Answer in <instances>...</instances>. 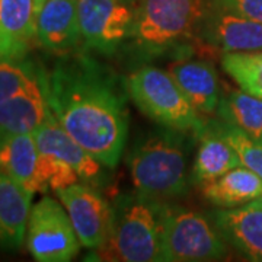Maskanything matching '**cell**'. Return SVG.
<instances>
[{"label":"cell","mask_w":262,"mask_h":262,"mask_svg":"<svg viewBox=\"0 0 262 262\" xmlns=\"http://www.w3.org/2000/svg\"><path fill=\"white\" fill-rule=\"evenodd\" d=\"M227 242L208 219L185 208H168L163 225V262H196L223 259Z\"/></svg>","instance_id":"cell-6"},{"label":"cell","mask_w":262,"mask_h":262,"mask_svg":"<svg viewBox=\"0 0 262 262\" xmlns=\"http://www.w3.org/2000/svg\"><path fill=\"white\" fill-rule=\"evenodd\" d=\"M38 44L56 56L82 50L77 0H46L37 15Z\"/></svg>","instance_id":"cell-10"},{"label":"cell","mask_w":262,"mask_h":262,"mask_svg":"<svg viewBox=\"0 0 262 262\" xmlns=\"http://www.w3.org/2000/svg\"><path fill=\"white\" fill-rule=\"evenodd\" d=\"M125 86L136 106L160 127L188 133L198 139L207 121L168 70L143 66L127 76Z\"/></svg>","instance_id":"cell-4"},{"label":"cell","mask_w":262,"mask_h":262,"mask_svg":"<svg viewBox=\"0 0 262 262\" xmlns=\"http://www.w3.org/2000/svg\"><path fill=\"white\" fill-rule=\"evenodd\" d=\"M217 125L222 134L239 155L241 165L251 169L262 179V143L255 141L249 136H246L242 130L222 120H217Z\"/></svg>","instance_id":"cell-24"},{"label":"cell","mask_w":262,"mask_h":262,"mask_svg":"<svg viewBox=\"0 0 262 262\" xmlns=\"http://www.w3.org/2000/svg\"><path fill=\"white\" fill-rule=\"evenodd\" d=\"M168 206L136 192L113 206L108 237L96 249L98 259L120 262L160 261Z\"/></svg>","instance_id":"cell-3"},{"label":"cell","mask_w":262,"mask_h":262,"mask_svg":"<svg viewBox=\"0 0 262 262\" xmlns=\"http://www.w3.org/2000/svg\"><path fill=\"white\" fill-rule=\"evenodd\" d=\"M32 192L0 170V246L19 248L27 233Z\"/></svg>","instance_id":"cell-19"},{"label":"cell","mask_w":262,"mask_h":262,"mask_svg":"<svg viewBox=\"0 0 262 262\" xmlns=\"http://www.w3.org/2000/svg\"><path fill=\"white\" fill-rule=\"evenodd\" d=\"M39 159L34 133H0V170L32 194L46 189L39 179Z\"/></svg>","instance_id":"cell-15"},{"label":"cell","mask_w":262,"mask_h":262,"mask_svg":"<svg viewBox=\"0 0 262 262\" xmlns=\"http://www.w3.org/2000/svg\"><path fill=\"white\" fill-rule=\"evenodd\" d=\"M82 48L114 54L130 39L136 5L130 0H77Z\"/></svg>","instance_id":"cell-8"},{"label":"cell","mask_w":262,"mask_h":262,"mask_svg":"<svg viewBox=\"0 0 262 262\" xmlns=\"http://www.w3.org/2000/svg\"><path fill=\"white\" fill-rule=\"evenodd\" d=\"M214 226L227 244L251 261L262 262V196L214 213Z\"/></svg>","instance_id":"cell-12"},{"label":"cell","mask_w":262,"mask_h":262,"mask_svg":"<svg viewBox=\"0 0 262 262\" xmlns=\"http://www.w3.org/2000/svg\"><path fill=\"white\" fill-rule=\"evenodd\" d=\"M219 120L234 125L255 141L262 143V99L245 91L230 89L220 96L217 106Z\"/></svg>","instance_id":"cell-21"},{"label":"cell","mask_w":262,"mask_h":262,"mask_svg":"<svg viewBox=\"0 0 262 262\" xmlns=\"http://www.w3.org/2000/svg\"><path fill=\"white\" fill-rule=\"evenodd\" d=\"M200 35L223 53L262 50V22L239 16L223 8L207 12Z\"/></svg>","instance_id":"cell-11"},{"label":"cell","mask_w":262,"mask_h":262,"mask_svg":"<svg viewBox=\"0 0 262 262\" xmlns=\"http://www.w3.org/2000/svg\"><path fill=\"white\" fill-rule=\"evenodd\" d=\"M222 67L242 91L262 99V50L223 53Z\"/></svg>","instance_id":"cell-22"},{"label":"cell","mask_w":262,"mask_h":262,"mask_svg":"<svg viewBox=\"0 0 262 262\" xmlns=\"http://www.w3.org/2000/svg\"><path fill=\"white\" fill-rule=\"evenodd\" d=\"M34 137L41 153L51 155L67 163L75 169L80 179L95 181L101 175L102 163L63 128L53 113H50L47 120L34 131Z\"/></svg>","instance_id":"cell-14"},{"label":"cell","mask_w":262,"mask_h":262,"mask_svg":"<svg viewBox=\"0 0 262 262\" xmlns=\"http://www.w3.org/2000/svg\"><path fill=\"white\" fill-rule=\"evenodd\" d=\"M46 0H34V8H35V13L38 15V12L41 10V8L44 6Z\"/></svg>","instance_id":"cell-26"},{"label":"cell","mask_w":262,"mask_h":262,"mask_svg":"<svg viewBox=\"0 0 262 262\" xmlns=\"http://www.w3.org/2000/svg\"><path fill=\"white\" fill-rule=\"evenodd\" d=\"M188 133L162 127L137 141L128 156L136 192L151 200L182 195L188 188Z\"/></svg>","instance_id":"cell-2"},{"label":"cell","mask_w":262,"mask_h":262,"mask_svg":"<svg viewBox=\"0 0 262 262\" xmlns=\"http://www.w3.org/2000/svg\"><path fill=\"white\" fill-rule=\"evenodd\" d=\"M50 113L38 75L18 94L0 103V133H34Z\"/></svg>","instance_id":"cell-18"},{"label":"cell","mask_w":262,"mask_h":262,"mask_svg":"<svg viewBox=\"0 0 262 262\" xmlns=\"http://www.w3.org/2000/svg\"><path fill=\"white\" fill-rule=\"evenodd\" d=\"M168 72L201 115L217 111L222 96L220 84L215 69L208 61L179 58L168 66Z\"/></svg>","instance_id":"cell-16"},{"label":"cell","mask_w":262,"mask_h":262,"mask_svg":"<svg viewBox=\"0 0 262 262\" xmlns=\"http://www.w3.org/2000/svg\"><path fill=\"white\" fill-rule=\"evenodd\" d=\"M39 70L27 58L0 61V103L37 79Z\"/></svg>","instance_id":"cell-23"},{"label":"cell","mask_w":262,"mask_h":262,"mask_svg":"<svg viewBox=\"0 0 262 262\" xmlns=\"http://www.w3.org/2000/svg\"><path fill=\"white\" fill-rule=\"evenodd\" d=\"M198 139L200 147L196 150L191 170V181L194 184L204 185L226 172L241 166L239 155L219 130L217 121L206 122Z\"/></svg>","instance_id":"cell-17"},{"label":"cell","mask_w":262,"mask_h":262,"mask_svg":"<svg viewBox=\"0 0 262 262\" xmlns=\"http://www.w3.org/2000/svg\"><path fill=\"white\" fill-rule=\"evenodd\" d=\"M217 3L239 16L262 22V0H217Z\"/></svg>","instance_id":"cell-25"},{"label":"cell","mask_w":262,"mask_h":262,"mask_svg":"<svg viewBox=\"0 0 262 262\" xmlns=\"http://www.w3.org/2000/svg\"><path fill=\"white\" fill-rule=\"evenodd\" d=\"M206 15L204 0H140L130 38L147 54L165 53L194 37Z\"/></svg>","instance_id":"cell-5"},{"label":"cell","mask_w":262,"mask_h":262,"mask_svg":"<svg viewBox=\"0 0 262 262\" xmlns=\"http://www.w3.org/2000/svg\"><path fill=\"white\" fill-rule=\"evenodd\" d=\"M27 246L39 262H67L75 258L80 241L64 206L44 196L31 208Z\"/></svg>","instance_id":"cell-7"},{"label":"cell","mask_w":262,"mask_h":262,"mask_svg":"<svg viewBox=\"0 0 262 262\" xmlns=\"http://www.w3.org/2000/svg\"><path fill=\"white\" fill-rule=\"evenodd\" d=\"M201 187L207 201L220 208L244 206L262 196V179L242 165Z\"/></svg>","instance_id":"cell-20"},{"label":"cell","mask_w":262,"mask_h":262,"mask_svg":"<svg viewBox=\"0 0 262 262\" xmlns=\"http://www.w3.org/2000/svg\"><path fill=\"white\" fill-rule=\"evenodd\" d=\"M35 42L34 0H0V61L27 58Z\"/></svg>","instance_id":"cell-13"},{"label":"cell","mask_w":262,"mask_h":262,"mask_svg":"<svg viewBox=\"0 0 262 262\" xmlns=\"http://www.w3.org/2000/svg\"><path fill=\"white\" fill-rule=\"evenodd\" d=\"M73 223L83 248L96 251L108 237L113 207L98 191L82 184H73L56 191Z\"/></svg>","instance_id":"cell-9"},{"label":"cell","mask_w":262,"mask_h":262,"mask_svg":"<svg viewBox=\"0 0 262 262\" xmlns=\"http://www.w3.org/2000/svg\"><path fill=\"white\" fill-rule=\"evenodd\" d=\"M39 83L53 115L106 168H115L128 134L125 80L86 50L60 56Z\"/></svg>","instance_id":"cell-1"}]
</instances>
